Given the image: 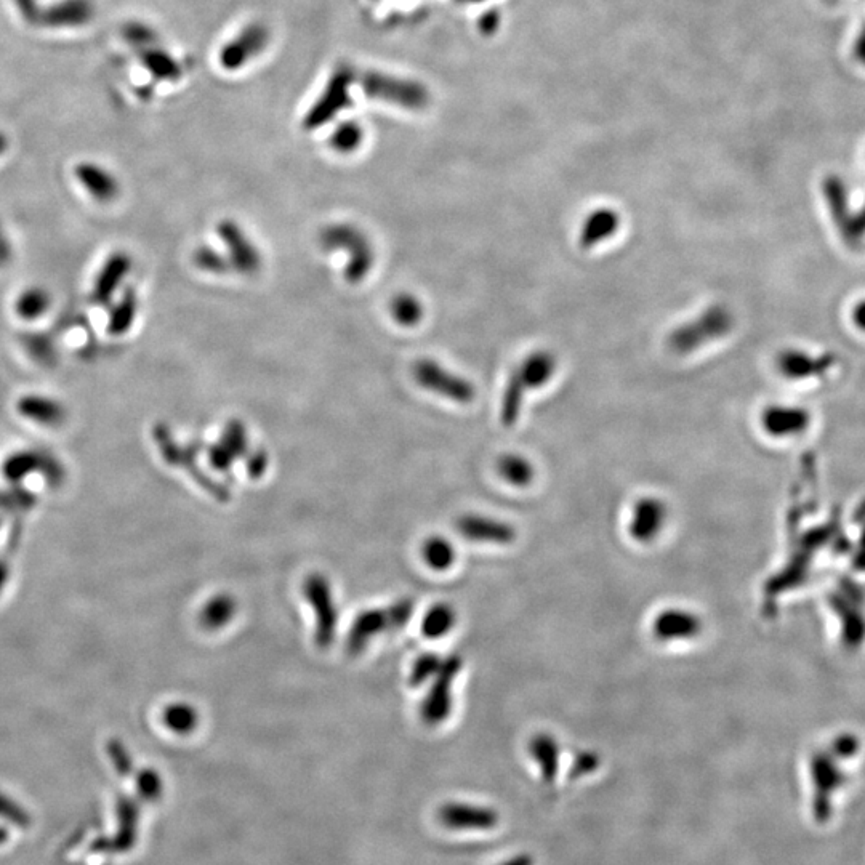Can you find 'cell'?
I'll return each instance as SVG.
<instances>
[{"mask_svg": "<svg viewBox=\"0 0 865 865\" xmlns=\"http://www.w3.org/2000/svg\"><path fill=\"white\" fill-rule=\"evenodd\" d=\"M74 177L95 201L111 202L121 193L119 180L108 169L95 162L77 164Z\"/></svg>", "mask_w": 865, "mask_h": 865, "instance_id": "ac0fdd59", "label": "cell"}, {"mask_svg": "<svg viewBox=\"0 0 865 865\" xmlns=\"http://www.w3.org/2000/svg\"><path fill=\"white\" fill-rule=\"evenodd\" d=\"M385 632H391L387 609H367L359 612L346 635V654L351 657L363 654L372 640Z\"/></svg>", "mask_w": 865, "mask_h": 865, "instance_id": "2e32d148", "label": "cell"}, {"mask_svg": "<svg viewBox=\"0 0 865 865\" xmlns=\"http://www.w3.org/2000/svg\"><path fill=\"white\" fill-rule=\"evenodd\" d=\"M218 443L226 447L234 459H242L249 452V438H247V430L241 420H230L223 428L222 438Z\"/></svg>", "mask_w": 865, "mask_h": 865, "instance_id": "f1b7e54d", "label": "cell"}, {"mask_svg": "<svg viewBox=\"0 0 865 865\" xmlns=\"http://www.w3.org/2000/svg\"><path fill=\"white\" fill-rule=\"evenodd\" d=\"M217 233L222 241L225 242L226 250L230 254L231 266L238 273L252 274L258 273L262 268V255L258 252L257 247L252 244L247 234L241 230V226L236 225L230 220H223L217 226Z\"/></svg>", "mask_w": 865, "mask_h": 865, "instance_id": "7c38bea8", "label": "cell"}, {"mask_svg": "<svg viewBox=\"0 0 865 865\" xmlns=\"http://www.w3.org/2000/svg\"><path fill=\"white\" fill-rule=\"evenodd\" d=\"M415 382L425 390L451 399L454 403L470 404L475 401L476 390L467 379L460 375L452 374L444 369L441 364L431 359H420L412 369Z\"/></svg>", "mask_w": 865, "mask_h": 865, "instance_id": "52a82bcc", "label": "cell"}, {"mask_svg": "<svg viewBox=\"0 0 865 865\" xmlns=\"http://www.w3.org/2000/svg\"><path fill=\"white\" fill-rule=\"evenodd\" d=\"M529 755L539 768L542 779L555 781L560 773L561 747L553 734L539 733L529 741Z\"/></svg>", "mask_w": 865, "mask_h": 865, "instance_id": "d6986e66", "label": "cell"}, {"mask_svg": "<svg viewBox=\"0 0 865 865\" xmlns=\"http://www.w3.org/2000/svg\"><path fill=\"white\" fill-rule=\"evenodd\" d=\"M50 305H52V295L49 294V290L39 286L28 287L18 295L15 311L25 321H36L50 310Z\"/></svg>", "mask_w": 865, "mask_h": 865, "instance_id": "484cf974", "label": "cell"}, {"mask_svg": "<svg viewBox=\"0 0 865 865\" xmlns=\"http://www.w3.org/2000/svg\"><path fill=\"white\" fill-rule=\"evenodd\" d=\"M668 521L667 503L656 495H643L633 503L628 518V536L633 542L649 545L659 539Z\"/></svg>", "mask_w": 865, "mask_h": 865, "instance_id": "9c48e42d", "label": "cell"}, {"mask_svg": "<svg viewBox=\"0 0 865 865\" xmlns=\"http://www.w3.org/2000/svg\"><path fill=\"white\" fill-rule=\"evenodd\" d=\"M443 660V657H439L435 652H425L422 656L417 657L414 665H412L411 673H409V684L412 688H419V686L433 680L443 665Z\"/></svg>", "mask_w": 865, "mask_h": 865, "instance_id": "f546056e", "label": "cell"}, {"mask_svg": "<svg viewBox=\"0 0 865 865\" xmlns=\"http://www.w3.org/2000/svg\"><path fill=\"white\" fill-rule=\"evenodd\" d=\"M422 558L428 568L436 572H444L454 566L457 550L446 537L431 536L423 542Z\"/></svg>", "mask_w": 865, "mask_h": 865, "instance_id": "d4e9b609", "label": "cell"}, {"mask_svg": "<svg viewBox=\"0 0 865 865\" xmlns=\"http://www.w3.org/2000/svg\"><path fill=\"white\" fill-rule=\"evenodd\" d=\"M391 316L403 327L419 326L423 318V306L412 294L396 295L390 303Z\"/></svg>", "mask_w": 865, "mask_h": 865, "instance_id": "83f0119b", "label": "cell"}, {"mask_svg": "<svg viewBox=\"0 0 865 865\" xmlns=\"http://www.w3.org/2000/svg\"><path fill=\"white\" fill-rule=\"evenodd\" d=\"M457 619L459 616H457V611L452 604H435L423 616L422 633L430 640H439L454 630Z\"/></svg>", "mask_w": 865, "mask_h": 865, "instance_id": "cb8c5ba5", "label": "cell"}, {"mask_svg": "<svg viewBox=\"0 0 865 865\" xmlns=\"http://www.w3.org/2000/svg\"><path fill=\"white\" fill-rule=\"evenodd\" d=\"M363 140V130L356 124H343L332 133L330 145L334 146L340 153H350L358 148Z\"/></svg>", "mask_w": 865, "mask_h": 865, "instance_id": "d6a6232c", "label": "cell"}, {"mask_svg": "<svg viewBox=\"0 0 865 865\" xmlns=\"http://www.w3.org/2000/svg\"><path fill=\"white\" fill-rule=\"evenodd\" d=\"M132 271V258L124 250H116L106 258L101 266L95 281H93L90 298L98 306H106L113 302L117 290L121 289L122 282Z\"/></svg>", "mask_w": 865, "mask_h": 865, "instance_id": "5bb4252c", "label": "cell"}, {"mask_svg": "<svg viewBox=\"0 0 865 865\" xmlns=\"http://www.w3.org/2000/svg\"><path fill=\"white\" fill-rule=\"evenodd\" d=\"M238 612V601L228 593H220L207 600L199 612V624L207 632L222 630Z\"/></svg>", "mask_w": 865, "mask_h": 865, "instance_id": "44dd1931", "label": "cell"}, {"mask_svg": "<svg viewBox=\"0 0 865 865\" xmlns=\"http://www.w3.org/2000/svg\"><path fill=\"white\" fill-rule=\"evenodd\" d=\"M598 765H600V760L596 755L590 752L580 753L579 757L572 763V776L580 777L590 774L598 768Z\"/></svg>", "mask_w": 865, "mask_h": 865, "instance_id": "8d00e7d4", "label": "cell"}, {"mask_svg": "<svg viewBox=\"0 0 865 865\" xmlns=\"http://www.w3.org/2000/svg\"><path fill=\"white\" fill-rule=\"evenodd\" d=\"M153 439L159 447V452H161L165 463H169L172 467L183 468L191 478L196 479V483L202 489H206L220 502H226L230 499V491L222 484L217 483L214 478H210L206 471L199 467L198 455L202 449L201 444L191 443L188 446L178 444L172 430L165 423H157L156 427L153 428Z\"/></svg>", "mask_w": 865, "mask_h": 865, "instance_id": "277c9868", "label": "cell"}, {"mask_svg": "<svg viewBox=\"0 0 865 865\" xmlns=\"http://www.w3.org/2000/svg\"><path fill=\"white\" fill-rule=\"evenodd\" d=\"M499 865H534V859L529 854H519V856L510 857L508 861Z\"/></svg>", "mask_w": 865, "mask_h": 865, "instance_id": "ab89813d", "label": "cell"}, {"mask_svg": "<svg viewBox=\"0 0 865 865\" xmlns=\"http://www.w3.org/2000/svg\"><path fill=\"white\" fill-rule=\"evenodd\" d=\"M2 471H4L5 478L12 483L21 481L34 471H41L45 478H49L50 481L63 478L61 463L49 452L34 451V449L10 454L2 465Z\"/></svg>", "mask_w": 865, "mask_h": 865, "instance_id": "4fadbf2b", "label": "cell"}, {"mask_svg": "<svg viewBox=\"0 0 865 865\" xmlns=\"http://www.w3.org/2000/svg\"><path fill=\"white\" fill-rule=\"evenodd\" d=\"M17 411L29 422L45 428L61 427L68 419V409L65 404L58 399L37 395V393L21 396L18 399Z\"/></svg>", "mask_w": 865, "mask_h": 865, "instance_id": "e0dca14e", "label": "cell"}, {"mask_svg": "<svg viewBox=\"0 0 865 865\" xmlns=\"http://www.w3.org/2000/svg\"><path fill=\"white\" fill-rule=\"evenodd\" d=\"M162 720L172 733L186 736L193 733L199 725V713L193 705L186 702H175L165 707Z\"/></svg>", "mask_w": 865, "mask_h": 865, "instance_id": "4316f807", "label": "cell"}, {"mask_svg": "<svg viewBox=\"0 0 865 865\" xmlns=\"http://www.w3.org/2000/svg\"><path fill=\"white\" fill-rule=\"evenodd\" d=\"M497 471L505 483L513 487L531 486L536 479V468L526 457L519 454H505L497 460Z\"/></svg>", "mask_w": 865, "mask_h": 865, "instance_id": "603a6c76", "label": "cell"}, {"mask_svg": "<svg viewBox=\"0 0 865 865\" xmlns=\"http://www.w3.org/2000/svg\"><path fill=\"white\" fill-rule=\"evenodd\" d=\"M7 149H9V138L4 132H0V156H4Z\"/></svg>", "mask_w": 865, "mask_h": 865, "instance_id": "60d3db41", "label": "cell"}, {"mask_svg": "<svg viewBox=\"0 0 865 865\" xmlns=\"http://www.w3.org/2000/svg\"><path fill=\"white\" fill-rule=\"evenodd\" d=\"M2 234H4V233H2V230H0V236H2Z\"/></svg>", "mask_w": 865, "mask_h": 865, "instance_id": "b9f144b4", "label": "cell"}, {"mask_svg": "<svg viewBox=\"0 0 865 865\" xmlns=\"http://www.w3.org/2000/svg\"><path fill=\"white\" fill-rule=\"evenodd\" d=\"M809 425L811 414L805 407L774 404L761 414V427L771 438H793L805 433Z\"/></svg>", "mask_w": 865, "mask_h": 865, "instance_id": "9a60e30c", "label": "cell"}, {"mask_svg": "<svg viewBox=\"0 0 865 865\" xmlns=\"http://www.w3.org/2000/svg\"><path fill=\"white\" fill-rule=\"evenodd\" d=\"M194 265L202 271L212 274H226L233 271L230 258L218 254L212 247L202 246L196 249L193 255Z\"/></svg>", "mask_w": 865, "mask_h": 865, "instance_id": "1f68e13d", "label": "cell"}, {"mask_svg": "<svg viewBox=\"0 0 865 865\" xmlns=\"http://www.w3.org/2000/svg\"><path fill=\"white\" fill-rule=\"evenodd\" d=\"M439 824L455 832H484L499 825V814L491 806L468 801H447L438 811Z\"/></svg>", "mask_w": 865, "mask_h": 865, "instance_id": "30bf717a", "label": "cell"}, {"mask_svg": "<svg viewBox=\"0 0 865 865\" xmlns=\"http://www.w3.org/2000/svg\"><path fill=\"white\" fill-rule=\"evenodd\" d=\"M414 611L415 603L411 598H403V600L395 601L391 606H388L391 632H398L401 628L406 627L407 622L414 616Z\"/></svg>", "mask_w": 865, "mask_h": 865, "instance_id": "836d02e7", "label": "cell"}, {"mask_svg": "<svg viewBox=\"0 0 865 865\" xmlns=\"http://www.w3.org/2000/svg\"><path fill=\"white\" fill-rule=\"evenodd\" d=\"M651 633L659 643H686L704 633V620L696 611L683 606H668L657 612L651 622Z\"/></svg>", "mask_w": 865, "mask_h": 865, "instance_id": "ba28073f", "label": "cell"}, {"mask_svg": "<svg viewBox=\"0 0 865 865\" xmlns=\"http://www.w3.org/2000/svg\"><path fill=\"white\" fill-rule=\"evenodd\" d=\"M555 371V356L550 355L548 351H536L511 372L507 388L503 393L502 412H500V419L505 427H513L518 420L524 393L547 385L548 380L555 375Z\"/></svg>", "mask_w": 865, "mask_h": 865, "instance_id": "6da1fadb", "label": "cell"}, {"mask_svg": "<svg viewBox=\"0 0 865 865\" xmlns=\"http://www.w3.org/2000/svg\"><path fill=\"white\" fill-rule=\"evenodd\" d=\"M620 226V215L616 210L598 209L585 218L580 230L579 244L582 249H592L601 241L611 238Z\"/></svg>", "mask_w": 865, "mask_h": 865, "instance_id": "ffe728a7", "label": "cell"}, {"mask_svg": "<svg viewBox=\"0 0 865 865\" xmlns=\"http://www.w3.org/2000/svg\"><path fill=\"white\" fill-rule=\"evenodd\" d=\"M266 468H268V455L262 449L247 457V471H249L250 478H260L265 473Z\"/></svg>", "mask_w": 865, "mask_h": 865, "instance_id": "74e56055", "label": "cell"}, {"mask_svg": "<svg viewBox=\"0 0 865 865\" xmlns=\"http://www.w3.org/2000/svg\"><path fill=\"white\" fill-rule=\"evenodd\" d=\"M777 367L781 374L789 379H803L809 377L814 369L813 359L803 355L800 351H785L777 358Z\"/></svg>", "mask_w": 865, "mask_h": 865, "instance_id": "4dcf8cb0", "label": "cell"}, {"mask_svg": "<svg viewBox=\"0 0 865 865\" xmlns=\"http://www.w3.org/2000/svg\"><path fill=\"white\" fill-rule=\"evenodd\" d=\"M463 659L457 654L446 657L435 678L431 680L427 696L420 704V718L427 726L443 725L454 709V684L462 672Z\"/></svg>", "mask_w": 865, "mask_h": 865, "instance_id": "8992f818", "label": "cell"}, {"mask_svg": "<svg viewBox=\"0 0 865 865\" xmlns=\"http://www.w3.org/2000/svg\"><path fill=\"white\" fill-rule=\"evenodd\" d=\"M733 327V313L725 305H713L688 324L676 327L668 337V348L675 355H689L713 340L726 337Z\"/></svg>", "mask_w": 865, "mask_h": 865, "instance_id": "7a4b0ae2", "label": "cell"}, {"mask_svg": "<svg viewBox=\"0 0 865 865\" xmlns=\"http://www.w3.org/2000/svg\"><path fill=\"white\" fill-rule=\"evenodd\" d=\"M322 249L334 252L342 250L350 254L345 266V279L350 284H359L374 268L375 254L371 242L356 226L338 223L324 228L321 233Z\"/></svg>", "mask_w": 865, "mask_h": 865, "instance_id": "3957f363", "label": "cell"}, {"mask_svg": "<svg viewBox=\"0 0 865 865\" xmlns=\"http://www.w3.org/2000/svg\"><path fill=\"white\" fill-rule=\"evenodd\" d=\"M455 529L463 539L473 544L511 545L516 540L513 524L486 515H463L455 521Z\"/></svg>", "mask_w": 865, "mask_h": 865, "instance_id": "8fae6325", "label": "cell"}, {"mask_svg": "<svg viewBox=\"0 0 865 865\" xmlns=\"http://www.w3.org/2000/svg\"><path fill=\"white\" fill-rule=\"evenodd\" d=\"M849 322L859 334L865 335V297L857 298L856 302L851 305Z\"/></svg>", "mask_w": 865, "mask_h": 865, "instance_id": "f35d334b", "label": "cell"}, {"mask_svg": "<svg viewBox=\"0 0 865 865\" xmlns=\"http://www.w3.org/2000/svg\"><path fill=\"white\" fill-rule=\"evenodd\" d=\"M302 592L314 612L316 646L327 649L334 643L338 628V609L329 579L324 574L313 572L303 582Z\"/></svg>", "mask_w": 865, "mask_h": 865, "instance_id": "5b68a950", "label": "cell"}, {"mask_svg": "<svg viewBox=\"0 0 865 865\" xmlns=\"http://www.w3.org/2000/svg\"><path fill=\"white\" fill-rule=\"evenodd\" d=\"M207 460H209L210 467L220 471V473L230 470V468H233L234 463H236V459L230 454V451L218 443V441L207 447Z\"/></svg>", "mask_w": 865, "mask_h": 865, "instance_id": "e575fe53", "label": "cell"}, {"mask_svg": "<svg viewBox=\"0 0 865 865\" xmlns=\"http://www.w3.org/2000/svg\"><path fill=\"white\" fill-rule=\"evenodd\" d=\"M137 314V292H135L133 287H129V289H125L121 298H119V300L114 303L113 308L109 310L108 326H106L108 334L113 335V337H122V335L130 332L133 324H135V319H137Z\"/></svg>", "mask_w": 865, "mask_h": 865, "instance_id": "7402d4cb", "label": "cell"}, {"mask_svg": "<svg viewBox=\"0 0 865 865\" xmlns=\"http://www.w3.org/2000/svg\"><path fill=\"white\" fill-rule=\"evenodd\" d=\"M246 39V44L252 42V44L254 45H260L263 42V37L258 34V29L257 31H254V33L250 34L249 37H246ZM242 50H246V47L239 44V42H236V44L234 45H230V47L225 50V57H223L226 66H238L239 61H242Z\"/></svg>", "mask_w": 865, "mask_h": 865, "instance_id": "d590c367", "label": "cell"}]
</instances>
